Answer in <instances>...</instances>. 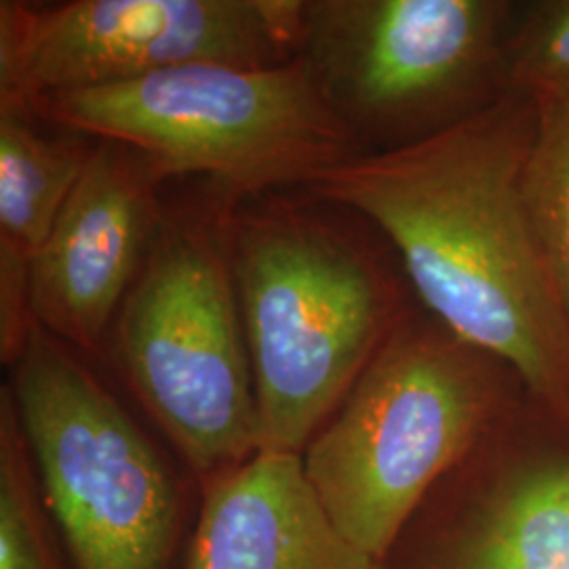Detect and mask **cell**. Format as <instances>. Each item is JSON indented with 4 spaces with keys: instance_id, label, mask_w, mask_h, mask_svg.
Masks as SVG:
<instances>
[{
    "instance_id": "9c48e42d",
    "label": "cell",
    "mask_w": 569,
    "mask_h": 569,
    "mask_svg": "<svg viewBox=\"0 0 569 569\" xmlns=\"http://www.w3.org/2000/svg\"><path fill=\"white\" fill-rule=\"evenodd\" d=\"M30 268V315L84 359L108 355L122 302L161 228V176L129 146L96 140Z\"/></svg>"
},
{
    "instance_id": "8fae6325",
    "label": "cell",
    "mask_w": 569,
    "mask_h": 569,
    "mask_svg": "<svg viewBox=\"0 0 569 569\" xmlns=\"http://www.w3.org/2000/svg\"><path fill=\"white\" fill-rule=\"evenodd\" d=\"M183 569H382L329 519L302 456L258 451L203 488Z\"/></svg>"
},
{
    "instance_id": "ba28073f",
    "label": "cell",
    "mask_w": 569,
    "mask_h": 569,
    "mask_svg": "<svg viewBox=\"0 0 569 569\" xmlns=\"http://www.w3.org/2000/svg\"><path fill=\"white\" fill-rule=\"evenodd\" d=\"M481 0H302L298 60L359 152V136L439 114L483 60Z\"/></svg>"
},
{
    "instance_id": "7a4b0ae2",
    "label": "cell",
    "mask_w": 569,
    "mask_h": 569,
    "mask_svg": "<svg viewBox=\"0 0 569 569\" xmlns=\"http://www.w3.org/2000/svg\"><path fill=\"white\" fill-rule=\"evenodd\" d=\"M224 241L260 451L302 456L392 333L387 283L359 244L305 204L224 211Z\"/></svg>"
},
{
    "instance_id": "277c9868",
    "label": "cell",
    "mask_w": 569,
    "mask_h": 569,
    "mask_svg": "<svg viewBox=\"0 0 569 569\" xmlns=\"http://www.w3.org/2000/svg\"><path fill=\"white\" fill-rule=\"evenodd\" d=\"M39 121L146 157L161 180L207 176L222 209L277 188H302L357 157L296 60L279 68L183 66L138 81L44 96Z\"/></svg>"
},
{
    "instance_id": "5b68a950",
    "label": "cell",
    "mask_w": 569,
    "mask_h": 569,
    "mask_svg": "<svg viewBox=\"0 0 569 569\" xmlns=\"http://www.w3.org/2000/svg\"><path fill=\"white\" fill-rule=\"evenodd\" d=\"M108 352L201 491L260 451L241 306L218 218L167 213Z\"/></svg>"
},
{
    "instance_id": "3957f363",
    "label": "cell",
    "mask_w": 569,
    "mask_h": 569,
    "mask_svg": "<svg viewBox=\"0 0 569 569\" xmlns=\"http://www.w3.org/2000/svg\"><path fill=\"white\" fill-rule=\"evenodd\" d=\"M7 382L72 569H183L201 486L89 359L32 327Z\"/></svg>"
},
{
    "instance_id": "52a82bcc",
    "label": "cell",
    "mask_w": 569,
    "mask_h": 569,
    "mask_svg": "<svg viewBox=\"0 0 569 569\" xmlns=\"http://www.w3.org/2000/svg\"><path fill=\"white\" fill-rule=\"evenodd\" d=\"M302 0L0 2V100L138 81L183 66L266 70L298 58Z\"/></svg>"
},
{
    "instance_id": "8992f818",
    "label": "cell",
    "mask_w": 569,
    "mask_h": 569,
    "mask_svg": "<svg viewBox=\"0 0 569 569\" xmlns=\"http://www.w3.org/2000/svg\"><path fill=\"white\" fill-rule=\"evenodd\" d=\"M486 359L446 327L392 331L305 449L329 519L378 561L483 441L498 407Z\"/></svg>"
},
{
    "instance_id": "30bf717a",
    "label": "cell",
    "mask_w": 569,
    "mask_h": 569,
    "mask_svg": "<svg viewBox=\"0 0 569 569\" xmlns=\"http://www.w3.org/2000/svg\"><path fill=\"white\" fill-rule=\"evenodd\" d=\"M382 569H569V458L486 481L456 468L413 515Z\"/></svg>"
},
{
    "instance_id": "9a60e30c",
    "label": "cell",
    "mask_w": 569,
    "mask_h": 569,
    "mask_svg": "<svg viewBox=\"0 0 569 569\" xmlns=\"http://www.w3.org/2000/svg\"><path fill=\"white\" fill-rule=\"evenodd\" d=\"M528 61L533 72L531 79L547 89V98L569 96V4L533 42Z\"/></svg>"
},
{
    "instance_id": "4fadbf2b",
    "label": "cell",
    "mask_w": 569,
    "mask_h": 569,
    "mask_svg": "<svg viewBox=\"0 0 569 569\" xmlns=\"http://www.w3.org/2000/svg\"><path fill=\"white\" fill-rule=\"evenodd\" d=\"M0 569H72L7 385L0 388Z\"/></svg>"
},
{
    "instance_id": "6da1fadb",
    "label": "cell",
    "mask_w": 569,
    "mask_h": 569,
    "mask_svg": "<svg viewBox=\"0 0 569 569\" xmlns=\"http://www.w3.org/2000/svg\"><path fill=\"white\" fill-rule=\"evenodd\" d=\"M536 129L498 103L422 140L350 157L305 194L369 218L439 323L512 367L569 420V310L529 203Z\"/></svg>"
},
{
    "instance_id": "5bb4252c",
    "label": "cell",
    "mask_w": 569,
    "mask_h": 569,
    "mask_svg": "<svg viewBox=\"0 0 569 569\" xmlns=\"http://www.w3.org/2000/svg\"><path fill=\"white\" fill-rule=\"evenodd\" d=\"M531 211L569 310V96L547 98L528 169Z\"/></svg>"
},
{
    "instance_id": "7c38bea8",
    "label": "cell",
    "mask_w": 569,
    "mask_h": 569,
    "mask_svg": "<svg viewBox=\"0 0 569 569\" xmlns=\"http://www.w3.org/2000/svg\"><path fill=\"white\" fill-rule=\"evenodd\" d=\"M23 103L0 100V359L13 367L34 327L30 268L96 143L49 136Z\"/></svg>"
}]
</instances>
